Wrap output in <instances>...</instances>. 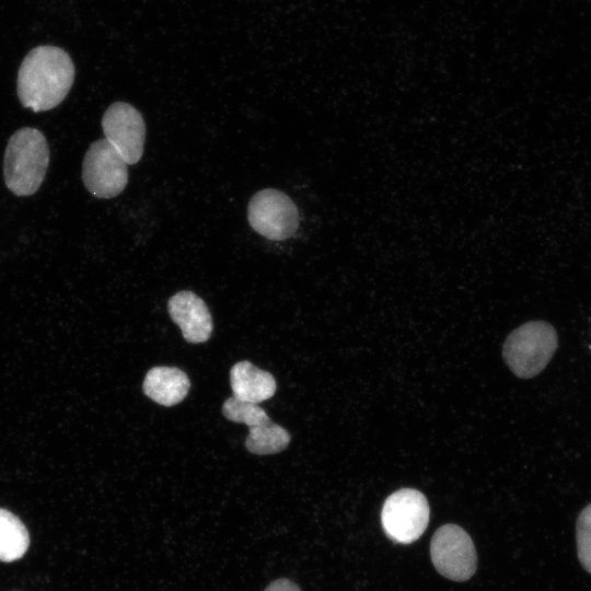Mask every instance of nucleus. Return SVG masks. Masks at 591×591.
I'll use <instances>...</instances> for the list:
<instances>
[{"mask_svg": "<svg viewBox=\"0 0 591 591\" xmlns=\"http://www.w3.org/2000/svg\"><path fill=\"white\" fill-rule=\"evenodd\" d=\"M73 80L74 66L67 51L56 46H38L20 66L18 96L26 108L49 111L63 101Z\"/></svg>", "mask_w": 591, "mask_h": 591, "instance_id": "obj_1", "label": "nucleus"}, {"mask_svg": "<svg viewBox=\"0 0 591 591\" xmlns=\"http://www.w3.org/2000/svg\"><path fill=\"white\" fill-rule=\"evenodd\" d=\"M49 163L45 136L36 128L16 130L5 148L3 175L7 187L16 196H30L42 185Z\"/></svg>", "mask_w": 591, "mask_h": 591, "instance_id": "obj_2", "label": "nucleus"}, {"mask_svg": "<svg viewBox=\"0 0 591 591\" xmlns=\"http://www.w3.org/2000/svg\"><path fill=\"white\" fill-rule=\"evenodd\" d=\"M557 346L558 336L549 323L530 321L510 333L502 356L514 375L531 379L545 369Z\"/></svg>", "mask_w": 591, "mask_h": 591, "instance_id": "obj_3", "label": "nucleus"}, {"mask_svg": "<svg viewBox=\"0 0 591 591\" xmlns=\"http://www.w3.org/2000/svg\"><path fill=\"white\" fill-rule=\"evenodd\" d=\"M430 508L425 495L413 488L391 494L381 511V523L386 536L398 544L417 541L429 523Z\"/></svg>", "mask_w": 591, "mask_h": 591, "instance_id": "obj_4", "label": "nucleus"}, {"mask_svg": "<svg viewBox=\"0 0 591 591\" xmlns=\"http://www.w3.org/2000/svg\"><path fill=\"white\" fill-rule=\"evenodd\" d=\"M250 225L274 241L291 237L299 227V211L292 199L275 188L257 192L247 206Z\"/></svg>", "mask_w": 591, "mask_h": 591, "instance_id": "obj_5", "label": "nucleus"}, {"mask_svg": "<svg viewBox=\"0 0 591 591\" xmlns=\"http://www.w3.org/2000/svg\"><path fill=\"white\" fill-rule=\"evenodd\" d=\"M430 556L437 571L450 580L465 581L476 571L477 555L473 541L456 524H444L434 532Z\"/></svg>", "mask_w": 591, "mask_h": 591, "instance_id": "obj_6", "label": "nucleus"}, {"mask_svg": "<svg viewBox=\"0 0 591 591\" xmlns=\"http://www.w3.org/2000/svg\"><path fill=\"white\" fill-rule=\"evenodd\" d=\"M127 165L106 139L96 140L89 147L83 159V184L97 198H113L127 185Z\"/></svg>", "mask_w": 591, "mask_h": 591, "instance_id": "obj_7", "label": "nucleus"}, {"mask_svg": "<svg viewBox=\"0 0 591 591\" xmlns=\"http://www.w3.org/2000/svg\"><path fill=\"white\" fill-rule=\"evenodd\" d=\"M106 139L123 157L127 164L137 163L143 153L146 124L142 115L126 102H115L102 118Z\"/></svg>", "mask_w": 591, "mask_h": 591, "instance_id": "obj_8", "label": "nucleus"}, {"mask_svg": "<svg viewBox=\"0 0 591 591\" xmlns=\"http://www.w3.org/2000/svg\"><path fill=\"white\" fill-rule=\"evenodd\" d=\"M167 311L181 328L184 339L201 344L210 338L212 320L206 303L192 291H179L167 302Z\"/></svg>", "mask_w": 591, "mask_h": 591, "instance_id": "obj_9", "label": "nucleus"}, {"mask_svg": "<svg viewBox=\"0 0 591 591\" xmlns=\"http://www.w3.org/2000/svg\"><path fill=\"white\" fill-rule=\"evenodd\" d=\"M190 387L185 372L174 367H154L143 380L144 394L162 406H174L182 402Z\"/></svg>", "mask_w": 591, "mask_h": 591, "instance_id": "obj_10", "label": "nucleus"}, {"mask_svg": "<svg viewBox=\"0 0 591 591\" xmlns=\"http://www.w3.org/2000/svg\"><path fill=\"white\" fill-rule=\"evenodd\" d=\"M230 385L233 397L255 404L270 398L277 387L269 372L258 369L250 361H240L231 368Z\"/></svg>", "mask_w": 591, "mask_h": 591, "instance_id": "obj_11", "label": "nucleus"}, {"mask_svg": "<svg viewBox=\"0 0 591 591\" xmlns=\"http://www.w3.org/2000/svg\"><path fill=\"white\" fill-rule=\"evenodd\" d=\"M28 545L30 535L23 522L9 510L0 508V561L20 559Z\"/></svg>", "mask_w": 591, "mask_h": 591, "instance_id": "obj_12", "label": "nucleus"}, {"mask_svg": "<svg viewBox=\"0 0 591 591\" xmlns=\"http://www.w3.org/2000/svg\"><path fill=\"white\" fill-rule=\"evenodd\" d=\"M290 442L289 432L271 420L250 428L245 440L247 451L258 455L274 454L285 450Z\"/></svg>", "mask_w": 591, "mask_h": 591, "instance_id": "obj_13", "label": "nucleus"}, {"mask_svg": "<svg viewBox=\"0 0 591 591\" xmlns=\"http://www.w3.org/2000/svg\"><path fill=\"white\" fill-rule=\"evenodd\" d=\"M222 413L228 420L244 424L248 428L270 421L267 413L260 406L233 396L223 403Z\"/></svg>", "mask_w": 591, "mask_h": 591, "instance_id": "obj_14", "label": "nucleus"}, {"mask_svg": "<svg viewBox=\"0 0 591 591\" xmlns=\"http://www.w3.org/2000/svg\"><path fill=\"white\" fill-rule=\"evenodd\" d=\"M577 554L582 567L591 573V503L584 507L576 524Z\"/></svg>", "mask_w": 591, "mask_h": 591, "instance_id": "obj_15", "label": "nucleus"}, {"mask_svg": "<svg viewBox=\"0 0 591 591\" xmlns=\"http://www.w3.org/2000/svg\"><path fill=\"white\" fill-rule=\"evenodd\" d=\"M265 591H301L300 588L288 579L273 581Z\"/></svg>", "mask_w": 591, "mask_h": 591, "instance_id": "obj_16", "label": "nucleus"}]
</instances>
